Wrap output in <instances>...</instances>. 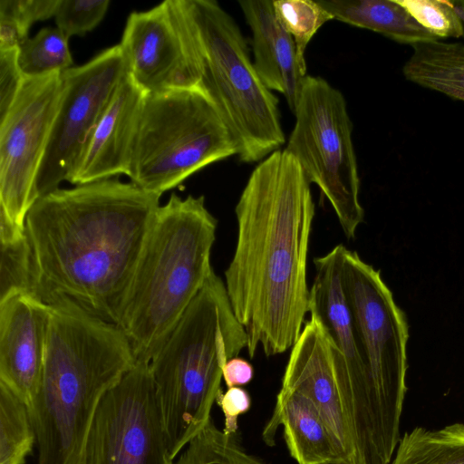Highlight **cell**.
<instances>
[{
    "label": "cell",
    "mask_w": 464,
    "mask_h": 464,
    "mask_svg": "<svg viewBox=\"0 0 464 464\" xmlns=\"http://www.w3.org/2000/svg\"><path fill=\"white\" fill-rule=\"evenodd\" d=\"M202 56L200 86L233 136L239 160L260 162L285 143L278 99L262 82L233 17L215 0H188Z\"/></svg>",
    "instance_id": "obj_6"
},
{
    "label": "cell",
    "mask_w": 464,
    "mask_h": 464,
    "mask_svg": "<svg viewBox=\"0 0 464 464\" xmlns=\"http://www.w3.org/2000/svg\"><path fill=\"white\" fill-rule=\"evenodd\" d=\"M280 425L288 451L297 464H351L341 441L311 401L301 393L279 391L272 416L262 432L266 445L275 446Z\"/></svg>",
    "instance_id": "obj_19"
},
{
    "label": "cell",
    "mask_w": 464,
    "mask_h": 464,
    "mask_svg": "<svg viewBox=\"0 0 464 464\" xmlns=\"http://www.w3.org/2000/svg\"><path fill=\"white\" fill-rule=\"evenodd\" d=\"M144 96L126 73L93 129L70 183L128 176Z\"/></svg>",
    "instance_id": "obj_17"
},
{
    "label": "cell",
    "mask_w": 464,
    "mask_h": 464,
    "mask_svg": "<svg viewBox=\"0 0 464 464\" xmlns=\"http://www.w3.org/2000/svg\"><path fill=\"white\" fill-rule=\"evenodd\" d=\"M63 92L62 72L24 78L0 118V243L25 237V218L36 201V179Z\"/></svg>",
    "instance_id": "obj_10"
},
{
    "label": "cell",
    "mask_w": 464,
    "mask_h": 464,
    "mask_svg": "<svg viewBox=\"0 0 464 464\" xmlns=\"http://www.w3.org/2000/svg\"><path fill=\"white\" fill-rule=\"evenodd\" d=\"M334 19L412 46L438 40L397 0H317Z\"/></svg>",
    "instance_id": "obj_20"
},
{
    "label": "cell",
    "mask_w": 464,
    "mask_h": 464,
    "mask_svg": "<svg viewBox=\"0 0 464 464\" xmlns=\"http://www.w3.org/2000/svg\"><path fill=\"white\" fill-rule=\"evenodd\" d=\"M160 198L118 178L38 198L25 218L34 296L118 325Z\"/></svg>",
    "instance_id": "obj_1"
},
{
    "label": "cell",
    "mask_w": 464,
    "mask_h": 464,
    "mask_svg": "<svg viewBox=\"0 0 464 464\" xmlns=\"http://www.w3.org/2000/svg\"><path fill=\"white\" fill-rule=\"evenodd\" d=\"M69 39L59 28L45 27L18 47L17 61L24 78L63 72L72 67Z\"/></svg>",
    "instance_id": "obj_24"
},
{
    "label": "cell",
    "mask_w": 464,
    "mask_h": 464,
    "mask_svg": "<svg viewBox=\"0 0 464 464\" xmlns=\"http://www.w3.org/2000/svg\"><path fill=\"white\" fill-rule=\"evenodd\" d=\"M50 305L29 293L0 301V382L28 408L41 382Z\"/></svg>",
    "instance_id": "obj_15"
},
{
    "label": "cell",
    "mask_w": 464,
    "mask_h": 464,
    "mask_svg": "<svg viewBox=\"0 0 464 464\" xmlns=\"http://www.w3.org/2000/svg\"><path fill=\"white\" fill-rule=\"evenodd\" d=\"M342 285L388 423L400 433L407 391L408 324L379 270L345 247Z\"/></svg>",
    "instance_id": "obj_11"
},
{
    "label": "cell",
    "mask_w": 464,
    "mask_h": 464,
    "mask_svg": "<svg viewBox=\"0 0 464 464\" xmlns=\"http://www.w3.org/2000/svg\"><path fill=\"white\" fill-rule=\"evenodd\" d=\"M217 226L204 196L172 193L159 207L118 324L136 362L150 363L214 271Z\"/></svg>",
    "instance_id": "obj_4"
},
{
    "label": "cell",
    "mask_w": 464,
    "mask_h": 464,
    "mask_svg": "<svg viewBox=\"0 0 464 464\" xmlns=\"http://www.w3.org/2000/svg\"><path fill=\"white\" fill-rule=\"evenodd\" d=\"M80 464H173L149 362H136L102 397Z\"/></svg>",
    "instance_id": "obj_12"
},
{
    "label": "cell",
    "mask_w": 464,
    "mask_h": 464,
    "mask_svg": "<svg viewBox=\"0 0 464 464\" xmlns=\"http://www.w3.org/2000/svg\"><path fill=\"white\" fill-rule=\"evenodd\" d=\"M175 464H266L244 450L237 434L227 435L212 417L194 436Z\"/></svg>",
    "instance_id": "obj_25"
},
{
    "label": "cell",
    "mask_w": 464,
    "mask_h": 464,
    "mask_svg": "<svg viewBox=\"0 0 464 464\" xmlns=\"http://www.w3.org/2000/svg\"><path fill=\"white\" fill-rule=\"evenodd\" d=\"M16 293L34 295L31 253L26 237L1 244L0 301Z\"/></svg>",
    "instance_id": "obj_29"
},
{
    "label": "cell",
    "mask_w": 464,
    "mask_h": 464,
    "mask_svg": "<svg viewBox=\"0 0 464 464\" xmlns=\"http://www.w3.org/2000/svg\"><path fill=\"white\" fill-rule=\"evenodd\" d=\"M294 115L295 126L285 150L328 199L346 237L353 238L364 210L344 96L325 79L307 74Z\"/></svg>",
    "instance_id": "obj_9"
},
{
    "label": "cell",
    "mask_w": 464,
    "mask_h": 464,
    "mask_svg": "<svg viewBox=\"0 0 464 464\" xmlns=\"http://www.w3.org/2000/svg\"><path fill=\"white\" fill-rule=\"evenodd\" d=\"M120 46L127 75L144 93L200 85L201 49L188 0L130 13Z\"/></svg>",
    "instance_id": "obj_13"
},
{
    "label": "cell",
    "mask_w": 464,
    "mask_h": 464,
    "mask_svg": "<svg viewBox=\"0 0 464 464\" xmlns=\"http://www.w3.org/2000/svg\"><path fill=\"white\" fill-rule=\"evenodd\" d=\"M412 18L438 40L459 38L464 34V22L454 3L445 0H397Z\"/></svg>",
    "instance_id": "obj_28"
},
{
    "label": "cell",
    "mask_w": 464,
    "mask_h": 464,
    "mask_svg": "<svg viewBox=\"0 0 464 464\" xmlns=\"http://www.w3.org/2000/svg\"><path fill=\"white\" fill-rule=\"evenodd\" d=\"M17 54L18 49L0 51V118L14 103L24 81Z\"/></svg>",
    "instance_id": "obj_31"
},
{
    "label": "cell",
    "mask_w": 464,
    "mask_h": 464,
    "mask_svg": "<svg viewBox=\"0 0 464 464\" xmlns=\"http://www.w3.org/2000/svg\"><path fill=\"white\" fill-rule=\"evenodd\" d=\"M125 75L120 44L62 72L63 92L36 179L37 198L71 181L93 129Z\"/></svg>",
    "instance_id": "obj_14"
},
{
    "label": "cell",
    "mask_w": 464,
    "mask_h": 464,
    "mask_svg": "<svg viewBox=\"0 0 464 464\" xmlns=\"http://www.w3.org/2000/svg\"><path fill=\"white\" fill-rule=\"evenodd\" d=\"M345 246L314 259L308 312L328 338L344 412L359 464H390L400 433L388 423L354 327L342 285Z\"/></svg>",
    "instance_id": "obj_8"
},
{
    "label": "cell",
    "mask_w": 464,
    "mask_h": 464,
    "mask_svg": "<svg viewBox=\"0 0 464 464\" xmlns=\"http://www.w3.org/2000/svg\"><path fill=\"white\" fill-rule=\"evenodd\" d=\"M273 5L278 22L295 42L300 66L306 71V47L318 30L334 20L333 16L317 1L275 0Z\"/></svg>",
    "instance_id": "obj_26"
},
{
    "label": "cell",
    "mask_w": 464,
    "mask_h": 464,
    "mask_svg": "<svg viewBox=\"0 0 464 464\" xmlns=\"http://www.w3.org/2000/svg\"><path fill=\"white\" fill-rule=\"evenodd\" d=\"M328 464H348L346 462H334V463H328Z\"/></svg>",
    "instance_id": "obj_34"
},
{
    "label": "cell",
    "mask_w": 464,
    "mask_h": 464,
    "mask_svg": "<svg viewBox=\"0 0 464 464\" xmlns=\"http://www.w3.org/2000/svg\"><path fill=\"white\" fill-rule=\"evenodd\" d=\"M237 147L211 98L199 85L145 93L128 177L162 195Z\"/></svg>",
    "instance_id": "obj_7"
},
{
    "label": "cell",
    "mask_w": 464,
    "mask_h": 464,
    "mask_svg": "<svg viewBox=\"0 0 464 464\" xmlns=\"http://www.w3.org/2000/svg\"><path fill=\"white\" fill-rule=\"evenodd\" d=\"M295 158L277 150L251 172L235 208L237 239L227 293L247 334V352L285 353L308 312L306 265L314 203Z\"/></svg>",
    "instance_id": "obj_2"
},
{
    "label": "cell",
    "mask_w": 464,
    "mask_h": 464,
    "mask_svg": "<svg viewBox=\"0 0 464 464\" xmlns=\"http://www.w3.org/2000/svg\"><path fill=\"white\" fill-rule=\"evenodd\" d=\"M35 442L28 406L0 382V464H25Z\"/></svg>",
    "instance_id": "obj_23"
},
{
    "label": "cell",
    "mask_w": 464,
    "mask_h": 464,
    "mask_svg": "<svg viewBox=\"0 0 464 464\" xmlns=\"http://www.w3.org/2000/svg\"><path fill=\"white\" fill-rule=\"evenodd\" d=\"M49 305L42 378L29 407L38 464H80L99 403L136 361L118 325L66 300Z\"/></svg>",
    "instance_id": "obj_3"
},
{
    "label": "cell",
    "mask_w": 464,
    "mask_h": 464,
    "mask_svg": "<svg viewBox=\"0 0 464 464\" xmlns=\"http://www.w3.org/2000/svg\"><path fill=\"white\" fill-rule=\"evenodd\" d=\"M109 0H59L54 14L57 28L69 39L82 36L103 19Z\"/></svg>",
    "instance_id": "obj_30"
},
{
    "label": "cell",
    "mask_w": 464,
    "mask_h": 464,
    "mask_svg": "<svg viewBox=\"0 0 464 464\" xmlns=\"http://www.w3.org/2000/svg\"><path fill=\"white\" fill-rule=\"evenodd\" d=\"M216 403L224 413L223 431L227 435L237 434L238 417L246 413L251 408L249 393L241 387L227 388L226 392H221L218 394Z\"/></svg>",
    "instance_id": "obj_32"
},
{
    "label": "cell",
    "mask_w": 464,
    "mask_h": 464,
    "mask_svg": "<svg viewBox=\"0 0 464 464\" xmlns=\"http://www.w3.org/2000/svg\"><path fill=\"white\" fill-rule=\"evenodd\" d=\"M280 390L301 393L314 405L343 444L351 464H359L344 412L326 334L311 316L292 347Z\"/></svg>",
    "instance_id": "obj_16"
},
{
    "label": "cell",
    "mask_w": 464,
    "mask_h": 464,
    "mask_svg": "<svg viewBox=\"0 0 464 464\" xmlns=\"http://www.w3.org/2000/svg\"><path fill=\"white\" fill-rule=\"evenodd\" d=\"M58 1L1 0L0 51L17 49L34 23L54 17Z\"/></svg>",
    "instance_id": "obj_27"
},
{
    "label": "cell",
    "mask_w": 464,
    "mask_h": 464,
    "mask_svg": "<svg viewBox=\"0 0 464 464\" xmlns=\"http://www.w3.org/2000/svg\"><path fill=\"white\" fill-rule=\"evenodd\" d=\"M411 48L402 67L406 80L464 102V44L432 40Z\"/></svg>",
    "instance_id": "obj_21"
},
{
    "label": "cell",
    "mask_w": 464,
    "mask_h": 464,
    "mask_svg": "<svg viewBox=\"0 0 464 464\" xmlns=\"http://www.w3.org/2000/svg\"><path fill=\"white\" fill-rule=\"evenodd\" d=\"M252 32L254 66L264 84L282 95L294 113L304 78L291 35L278 22L272 0L239 1Z\"/></svg>",
    "instance_id": "obj_18"
},
{
    "label": "cell",
    "mask_w": 464,
    "mask_h": 464,
    "mask_svg": "<svg viewBox=\"0 0 464 464\" xmlns=\"http://www.w3.org/2000/svg\"><path fill=\"white\" fill-rule=\"evenodd\" d=\"M390 464H464V423L405 432Z\"/></svg>",
    "instance_id": "obj_22"
},
{
    "label": "cell",
    "mask_w": 464,
    "mask_h": 464,
    "mask_svg": "<svg viewBox=\"0 0 464 464\" xmlns=\"http://www.w3.org/2000/svg\"><path fill=\"white\" fill-rule=\"evenodd\" d=\"M246 346L225 282L213 271L150 362L172 459L211 418L223 367Z\"/></svg>",
    "instance_id": "obj_5"
},
{
    "label": "cell",
    "mask_w": 464,
    "mask_h": 464,
    "mask_svg": "<svg viewBox=\"0 0 464 464\" xmlns=\"http://www.w3.org/2000/svg\"><path fill=\"white\" fill-rule=\"evenodd\" d=\"M222 376L227 388L243 386L253 379L254 368L247 361L237 356L226 362Z\"/></svg>",
    "instance_id": "obj_33"
}]
</instances>
